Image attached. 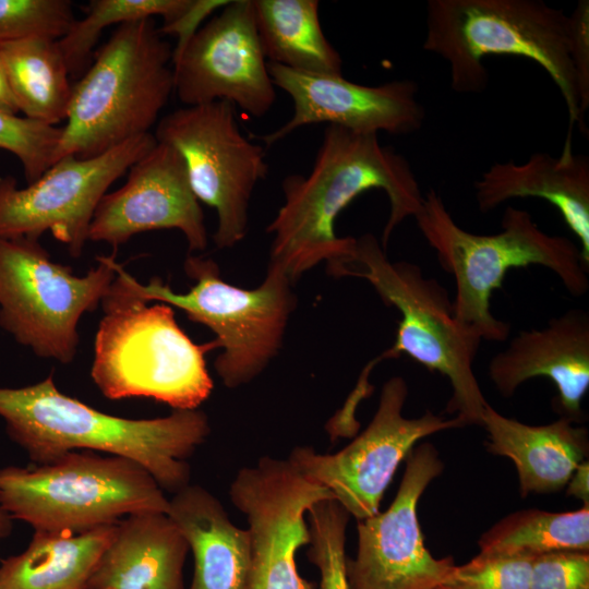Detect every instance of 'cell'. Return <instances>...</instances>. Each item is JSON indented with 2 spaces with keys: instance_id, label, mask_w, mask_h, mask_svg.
I'll list each match as a JSON object with an SVG mask.
<instances>
[{
  "instance_id": "cell-1",
  "label": "cell",
  "mask_w": 589,
  "mask_h": 589,
  "mask_svg": "<svg viewBox=\"0 0 589 589\" xmlns=\"http://www.w3.org/2000/svg\"><path fill=\"white\" fill-rule=\"evenodd\" d=\"M372 189L383 190L389 201L381 244L385 250L396 227L423 202L412 168L405 156L382 145L377 134L327 125L311 171L283 180L284 203L266 228L273 236L269 264L294 283L321 262L327 267L346 256L354 238L336 235V218Z\"/></svg>"
},
{
  "instance_id": "cell-2",
  "label": "cell",
  "mask_w": 589,
  "mask_h": 589,
  "mask_svg": "<svg viewBox=\"0 0 589 589\" xmlns=\"http://www.w3.org/2000/svg\"><path fill=\"white\" fill-rule=\"evenodd\" d=\"M0 418L33 465L73 450L105 453L137 462L171 493L190 484L187 460L211 433L202 410L153 419L112 416L63 394L52 375L23 387H0Z\"/></svg>"
},
{
  "instance_id": "cell-3",
  "label": "cell",
  "mask_w": 589,
  "mask_h": 589,
  "mask_svg": "<svg viewBox=\"0 0 589 589\" xmlns=\"http://www.w3.org/2000/svg\"><path fill=\"white\" fill-rule=\"evenodd\" d=\"M413 217L443 269L455 279L457 323L480 340L504 341L509 336V324L491 312V296L512 268L540 265L551 269L572 296L588 291L589 269L579 248L568 238L542 231L527 211L507 206L500 232L476 235L454 220L431 189Z\"/></svg>"
},
{
  "instance_id": "cell-4",
  "label": "cell",
  "mask_w": 589,
  "mask_h": 589,
  "mask_svg": "<svg viewBox=\"0 0 589 589\" xmlns=\"http://www.w3.org/2000/svg\"><path fill=\"white\" fill-rule=\"evenodd\" d=\"M423 49L449 65L457 93H481L489 74L483 58L506 55L530 59L553 80L566 104L569 131L588 129L580 115L572 56L569 15L540 0H429Z\"/></svg>"
},
{
  "instance_id": "cell-5",
  "label": "cell",
  "mask_w": 589,
  "mask_h": 589,
  "mask_svg": "<svg viewBox=\"0 0 589 589\" xmlns=\"http://www.w3.org/2000/svg\"><path fill=\"white\" fill-rule=\"evenodd\" d=\"M172 58L153 17L119 25L73 84L55 163L92 158L149 133L175 92Z\"/></svg>"
},
{
  "instance_id": "cell-6",
  "label": "cell",
  "mask_w": 589,
  "mask_h": 589,
  "mask_svg": "<svg viewBox=\"0 0 589 589\" xmlns=\"http://www.w3.org/2000/svg\"><path fill=\"white\" fill-rule=\"evenodd\" d=\"M100 304L91 368L99 392L112 400L145 397L173 410L199 409L213 390L204 356L217 341L193 342L172 306L147 305L116 277Z\"/></svg>"
},
{
  "instance_id": "cell-7",
  "label": "cell",
  "mask_w": 589,
  "mask_h": 589,
  "mask_svg": "<svg viewBox=\"0 0 589 589\" xmlns=\"http://www.w3.org/2000/svg\"><path fill=\"white\" fill-rule=\"evenodd\" d=\"M327 271L335 277L366 280L385 304L400 313L395 342L376 357L380 362L407 354L446 376L452 386L446 412L465 425L481 426L489 404L473 371L481 340L457 323L453 301L438 281L425 277L416 264L390 262L371 233L354 238L349 253Z\"/></svg>"
},
{
  "instance_id": "cell-8",
  "label": "cell",
  "mask_w": 589,
  "mask_h": 589,
  "mask_svg": "<svg viewBox=\"0 0 589 589\" xmlns=\"http://www.w3.org/2000/svg\"><path fill=\"white\" fill-rule=\"evenodd\" d=\"M183 267L194 285L178 293L157 277L143 285L115 263L116 278L130 294L178 308L215 334L223 351L214 366L226 387L252 382L281 348L297 304L293 283L279 266L269 263L264 280L254 289L224 280L211 257L190 254Z\"/></svg>"
},
{
  "instance_id": "cell-9",
  "label": "cell",
  "mask_w": 589,
  "mask_h": 589,
  "mask_svg": "<svg viewBox=\"0 0 589 589\" xmlns=\"http://www.w3.org/2000/svg\"><path fill=\"white\" fill-rule=\"evenodd\" d=\"M0 505L34 531L81 533L133 514H167L169 498L137 462L73 450L43 465L1 468Z\"/></svg>"
},
{
  "instance_id": "cell-10",
  "label": "cell",
  "mask_w": 589,
  "mask_h": 589,
  "mask_svg": "<svg viewBox=\"0 0 589 589\" xmlns=\"http://www.w3.org/2000/svg\"><path fill=\"white\" fill-rule=\"evenodd\" d=\"M84 276L55 262L39 240L0 238V326L36 356L71 363L77 324L101 303L115 277V253Z\"/></svg>"
},
{
  "instance_id": "cell-11",
  "label": "cell",
  "mask_w": 589,
  "mask_h": 589,
  "mask_svg": "<svg viewBox=\"0 0 589 589\" xmlns=\"http://www.w3.org/2000/svg\"><path fill=\"white\" fill-rule=\"evenodd\" d=\"M182 157L196 200L215 209L218 249L240 243L256 184L268 173L264 148L240 131L236 107L227 101L185 106L163 117L154 133Z\"/></svg>"
},
{
  "instance_id": "cell-12",
  "label": "cell",
  "mask_w": 589,
  "mask_h": 589,
  "mask_svg": "<svg viewBox=\"0 0 589 589\" xmlns=\"http://www.w3.org/2000/svg\"><path fill=\"white\" fill-rule=\"evenodd\" d=\"M408 386L401 376L383 385L377 410L350 444L335 454L297 446L289 462L308 480L326 488L357 520L380 512V503L399 464L420 440L466 426L457 417L445 419L426 410L418 418L402 414Z\"/></svg>"
},
{
  "instance_id": "cell-13",
  "label": "cell",
  "mask_w": 589,
  "mask_h": 589,
  "mask_svg": "<svg viewBox=\"0 0 589 589\" xmlns=\"http://www.w3.org/2000/svg\"><path fill=\"white\" fill-rule=\"evenodd\" d=\"M156 143L149 132L92 158L62 157L25 188L0 177V238L39 240L50 232L80 257L100 200Z\"/></svg>"
},
{
  "instance_id": "cell-14",
  "label": "cell",
  "mask_w": 589,
  "mask_h": 589,
  "mask_svg": "<svg viewBox=\"0 0 589 589\" xmlns=\"http://www.w3.org/2000/svg\"><path fill=\"white\" fill-rule=\"evenodd\" d=\"M229 495L249 526L247 589H315L300 575L297 552L310 542L308 510L334 500L330 491L308 480L288 459L265 456L238 471Z\"/></svg>"
},
{
  "instance_id": "cell-15",
  "label": "cell",
  "mask_w": 589,
  "mask_h": 589,
  "mask_svg": "<svg viewBox=\"0 0 589 589\" xmlns=\"http://www.w3.org/2000/svg\"><path fill=\"white\" fill-rule=\"evenodd\" d=\"M443 469L432 444L410 452L389 507L358 520L357 553L346 560L349 589H438L445 585L455 561L430 553L418 517L421 495Z\"/></svg>"
},
{
  "instance_id": "cell-16",
  "label": "cell",
  "mask_w": 589,
  "mask_h": 589,
  "mask_svg": "<svg viewBox=\"0 0 589 589\" xmlns=\"http://www.w3.org/2000/svg\"><path fill=\"white\" fill-rule=\"evenodd\" d=\"M252 0L228 1L178 50L175 92L185 106L227 101L261 118L276 100Z\"/></svg>"
},
{
  "instance_id": "cell-17",
  "label": "cell",
  "mask_w": 589,
  "mask_h": 589,
  "mask_svg": "<svg viewBox=\"0 0 589 589\" xmlns=\"http://www.w3.org/2000/svg\"><path fill=\"white\" fill-rule=\"evenodd\" d=\"M275 85L287 93L293 113L279 129L252 135L266 146L293 131L316 123L340 127L357 133L405 135L419 130L424 108L418 86L410 80L390 81L377 86L361 85L342 75L316 74L268 63Z\"/></svg>"
},
{
  "instance_id": "cell-18",
  "label": "cell",
  "mask_w": 589,
  "mask_h": 589,
  "mask_svg": "<svg viewBox=\"0 0 589 589\" xmlns=\"http://www.w3.org/2000/svg\"><path fill=\"white\" fill-rule=\"evenodd\" d=\"M158 229H178L188 249L207 245L203 209L193 194L184 161L170 145L157 142L133 164L125 183L100 200L88 240L116 250L133 236Z\"/></svg>"
},
{
  "instance_id": "cell-19",
  "label": "cell",
  "mask_w": 589,
  "mask_h": 589,
  "mask_svg": "<svg viewBox=\"0 0 589 589\" xmlns=\"http://www.w3.org/2000/svg\"><path fill=\"white\" fill-rule=\"evenodd\" d=\"M488 375L497 392L510 397L530 378H550L558 392L557 407L577 422L589 388V314L570 309L542 328L520 330L489 362Z\"/></svg>"
},
{
  "instance_id": "cell-20",
  "label": "cell",
  "mask_w": 589,
  "mask_h": 589,
  "mask_svg": "<svg viewBox=\"0 0 589 589\" xmlns=\"http://www.w3.org/2000/svg\"><path fill=\"white\" fill-rule=\"evenodd\" d=\"M481 212L518 197H539L556 207L579 241L589 269V159L565 143L560 157L532 154L524 164L495 163L474 182Z\"/></svg>"
},
{
  "instance_id": "cell-21",
  "label": "cell",
  "mask_w": 589,
  "mask_h": 589,
  "mask_svg": "<svg viewBox=\"0 0 589 589\" xmlns=\"http://www.w3.org/2000/svg\"><path fill=\"white\" fill-rule=\"evenodd\" d=\"M189 545L165 513L130 515L116 525L87 589H187Z\"/></svg>"
},
{
  "instance_id": "cell-22",
  "label": "cell",
  "mask_w": 589,
  "mask_h": 589,
  "mask_svg": "<svg viewBox=\"0 0 589 589\" xmlns=\"http://www.w3.org/2000/svg\"><path fill=\"white\" fill-rule=\"evenodd\" d=\"M561 417L543 425H530L501 414L490 404L481 426L488 433L489 453L509 458L518 473L520 495L550 493L566 486L588 455V431Z\"/></svg>"
},
{
  "instance_id": "cell-23",
  "label": "cell",
  "mask_w": 589,
  "mask_h": 589,
  "mask_svg": "<svg viewBox=\"0 0 589 589\" xmlns=\"http://www.w3.org/2000/svg\"><path fill=\"white\" fill-rule=\"evenodd\" d=\"M167 515L193 554L189 589H247L251 569L249 531L230 520L215 495L201 485L188 484L169 498Z\"/></svg>"
},
{
  "instance_id": "cell-24",
  "label": "cell",
  "mask_w": 589,
  "mask_h": 589,
  "mask_svg": "<svg viewBox=\"0 0 589 589\" xmlns=\"http://www.w3.org/2000/svg\"><path fill=\"white\" fill-rule=\"evenodd\" d=\"M116 525L81 533L34 531L23 552L0 561V589H87Z\"/></svg>"
},
{
  "instance_id": "cell-25",
  "label": "cell",
  "mask_w": 589,
  "mask_h": 589,
  "mask_svg": "<svg viewBox=\"0 0 589 589\" xmlns=\"http://www.w3.org/2000/svg\"><path fill=\"white\" fill-rule=\"evenodd\" d=\"M259 40L267 63L342 75L339 52L323 33L317 0H252Z\"/></svg>"
},
{
  "instance_id": "cell-26",
  "label": "cell",
  "mask_w": 589,
  "mask_h": 589,
  "mask_svg": "<svg viewBox=\"0 0 589 589\" xmlns=\"http://www.w3.org/2000/svg\"><path fill=\"white\" fill-rule=\"evenodd\" d=\"M0 60L24 117L50 125L65 120L73 84L58 39L31 37L2 43Z\"/></svg>"
},
{
  "instance_id": "cell-27",
  "label": "cell",
  "mask_w": 589,
  "mask_h": 589,
  "mask_svg": "<svg viewBox=\"0 0 589 589\" xmlns=\"http://www.w3.org/2000/svg\"><path fill=\"white\" fill-rule=\"evenodd\" d=\"M480 553L537 556L553 551H589V505L577 510L525 509L505 516L478 541Z\"/></svg>"
},
{
  "instance_id": "cell-28",
  "label": "cell",
  "mask_w": 589,
  "mask_h": 589,
  "mask_svg": "<svg viewBox=\"0 0 589 589\" xmlns=\"http://www.w3.org/2000/svg\"><path fill=\"white\" fill-rule=\"evenodd\" d=\"M193 0H92L84 17L75 20L58 39L70 75H79L91 61L101 32L111 25L161 16L164 25L181 17Z\"/></svg>"
},
{
  "instance_id": "cell-29",
  "label": "cell",
  "mask_w": 589,
  "mask_h": 589,
  "mask_svg": "<svg viewBox=\"0 0 589 589\" xmlns=\"http://www.w3.org/2000/svg\"><path fill=\"white\" fill-rule=\"evenodd\" d=\"M349 517L335 500L320 501L306 513L308 557L320 573V589H349L345 553Z\"/></svg>"
},
{
  "instance_id": "cell-30",
  "label": "cell",
  "mask_w": 589,
  "mask_h": 589,
  "mask_svg": "<svg viewBox=\"0 0 589 589\" xmlns=\"http://www.w3.org/2000/svg\"><path fill=\"white\" fill-rule=\"evenodd\" d=\"M62 127L0 111V149L20 161L27 184L55 163Z\"/></svg>"
},
{
  "instance_id": "cell-31",
  "label": "cell",
  "mask_w": 589,
  "mask_h": 589,
  "mask_svg": "<svg viewBox=\"0 0 589 589\" xmlns=\"http://www.w3.org/2000/svg\"><path fill=\"white\" fill-rule=\"evenodd\" d=\"M74 21L69 0H0V44L31 37L60 39Z\"/></svg>"
},
{
  "instance_id": "cell-32",
  "label": "cell",
  "mask_w": 589,
  "mask_h": 589,
  "mask_svg": "<svg viewBox=\"0 0 589 589\" xmlns=\"http://www.w3.org/2000/svg\"><path fill=\"white\" fill-rule=\"evenodd\" d=\"M534 556L479 553L455 565L444 586L449 589H529Z\"/></svg>"
},
{
  "instance_id": "cell-33",
  "label": "cell",
  "mask_w": 589,
  "mask_h": 589,
  "mask_svg": "<svg viewBox=\"0 0 589 589\" xmlns=\"http://www.w3.org/2000/svg\"><path fill=\"white\" fill-rule=\"evenodd\" d=\"M529 589H589V551H553L534 556Z\"/></svg>"
},
{
  "instance_id": "cell-34",
  "label": "cell",
  "mask_w": 589,
  "mask_h": 589,
  "mask_svg": "<svg viewBox=\"0 0 589 589\" xmlns=\"http://www.w3.org/2000/svg\"><path fill=\"white\" fill-rule=\"evenodd\" d=\"M572 56L577 74L580 115L585 120L589 107V1L581 0L569 15Z\"/></svg>"
},
{
  "instance_id": "cell-35",
  "label": "cell",
  "mask_w": 589,
  "mask_h": 589,
  "mask_svg": "<svg viewBox=\"0 0 589 589\" xmlns=\"http://www.w3.org/2000/svg\"><path fill=\"white\" fill-rule=\"evenodd\" d=\"M566 494L580 500L584 505H589V462L581 461L568 480Z\"/></svg>"
},
{
  "instance_id": "cell-36",
  "label": "cell",
  "mask_w": 589,
  "mask_h": 589,
  "mask_svg": "<svg viewBox=\"0 0 589 589\" xmlns=\"http://www.w3.org/2000/svg\"><path fill=\"white\" fill-rule=\"evenodd\" d=\"M0 111L16 115L19 112L14 97L8 85V81L0 60Z\"/></svg>"
},
{
  "instance_id": "cell-37",
  "label": "cell",
  "mask_w": 589,
  "mask_h": 589,
  "mask_svg": "<svg viewBox=\"0 0 589 589\" xmlns=\"http://www.w3.org/2000/svg\"><path fill=\"white\" fill-rule=\"evenodd\" d=\"M13 519L0 505V545L13 531Z\"/></svg>"
},
{
  "instance_id": "cell-38",
  "label": "cell",
  "mask_w": 589,
  "mask_h": 589,
  "mask_svg": "<svg viewBox=\"0 0 589 589\" xmlns=\"http://www.w3.org/2000/svg\"><path fill=\"white\" fill-rule=\"evenodd\" d=\"M438 589H449V588L446 587V586H442V587H440Z\"/></svg>"
}]
</instances>
